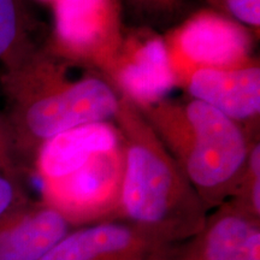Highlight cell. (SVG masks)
<instances>
[{"mask_svg": "<svg viewBox=\"0 0 260 260\" xmlns=\"http://www.w3.org/2000/svg\"><path fill=\"white\" fill-rule=\"evenodd\" d=\"M191 99L214 107L255 132L260 116L259 60L235 69H197L177 81Z\"/></svg>", "mask_w": 260, "mask_h": 260, "instance_id": "8", "label": "cell"}, {"mask_svg": "<svg viewBox=\"0 0 260 260\" xmlns=\"http://www.w3.org/2000/svg\"><path fill=\"white\" fill-rule=\"evenodd\" d=\"M113 122L83 124L61 133L41 146L31 168L40 181L58 180L77 170L90 158L122 144Z\"/></svg>", "mask_w": 260, "mask_h": 260, "instance_id": "11", "label": "cell"}, {"mask_svg": "<svg viewBox=\"0 0 260 260\" xmlns=\"http://www.w3.org/2000/svg\"><path fill=\"white\" fill-rule=\"evenodd\" d=\"M124 147V171L117 219L161 245L190 240L207 211L177 162L132 100L121 95L113 118Z\"/></svg>", "mask_w": 260, "mask_h": 260, "instance_id": "2", "label": "cell"}, {"mask_svg": "<svg viewBox=\"0 0 260 260\" xmlns=\"http://www.w3.org/2000/svg\"><path fill=\"white\" fill-rule=\"evenodd\" d=\"M193 240V251L183 260H260L259 219L232 200L207 217Z\"/></svg>", "mask_w": 260, "mask_h": 260, "instance_id": "12", "label": "cell"}, {"mask_svg": "<svg viewBox=\"0 0 260 260\" xmlns=\"http://www.w3.org/2000/svg\"><path fill=\"white\" fill-rule=\"evenodd\" d=\"M168 249L132 224L115 219L70 230L41 260H148L165 256Z\"/></svg>", "mask_w": 260, "mask_h": 260, "instance_id": "9", "label": "cell"}, {"mask_svg": "<svg viewBox=\"0 0 260 260\" xmlns=\"http://www.w3.org/2000/svg\"><path fill=\"white\" fill-rule=\"evenodd\" d=\"M54 56L42 44L15 67L3 70L5 99L0 113L16 164H32L45 142L58 134L89 124L113 122L121 94L104 75Z\"/></svg>", "mask_w": 260, "mask_h": 260, "instance_id": "1", "label": "cell"}, {"mask_svg": "<svg viewBox=\"0 0 260 260\" xmlns=\"http://www.w3.org/2000/svg\"><path fill=\"white\" fill-rule=\"evenodd\" d=\"M104 76L139 107L160 102L176 87L164 39L148 25L125 27Z\"/></svg>", "mask_w": 260, "mask_h": 260, "instance_id": "7", "label": "cell"}, {"mask_svg": "<svg viewBox=\"0 0 260 260\" xmlns=\"http://www.w3.org/2000/svg\"><path fill=\"white\" fill-rule=\"evenodd\" d=\"M17 164L12 157L4 126L0 119V174H15Z\"/></svg>", "mask_w": 260, "mask_h": 260, "instance_id": "17", "label": "cell"}, {"mask_svg": "<svg viewBox=\"0 0 260 260\" xmlns=\"http://www.w3.org/2000/svg\"><path fill=\"white\" fill-rule=\"evenodd\" d=\"M210 9L234 19L259 37L260 0H205Z\"/></svg>", "mask_w": 260, "mask_h": 260, "instance_id": "14", "label": "cell"}, {"mask_svg": "<svg viewBox=\"0 0 260 260\" xmlns=\"http://www.w3.org/2000/svg\"><path fill=\"white\" fill-rule=\"evenodd\" d=\"M139 109L206 211L236 194L258 140L255 132L191 98L182 102L165 98Z\"/></svg>", "mask_w": 260, "mask_h": 260, "instance_id": "3", "label": "cell"}, {"mask_svg": "<svg viewBox=\"0 0 260 260\" xmlns=\"http://www.w3.org/2000/svg\"><path fill=\"white\" fill-rule=\"evenodd\" d=\"M254 35L212 9L189 15L162 37L175 84L197 69H235L259 60Z\"/></svg>", "mask_w": 260, "mask_h": 260, "instance_id": "5", "label": "cell"}, {"mask_svg": "<svg viewBox=\"0 0 260 260\" xmlns=\"http://www.w3.org/2000/svg\"><path fill=\"white\" fill-rule=\"evenodd\" d=\"M53 27L45 47L69 63L102 75L124 37L121 0H54Z\"/></svg>", "mask_w": 260, "mask_h": 260, "instance_id": "4", "label": "cell"}, {"mask_svg": "<svg viewBox=\"0 0 260 260\" xmlns=\"http://www.w3.org/2000/svg\"><path fill=\"white\" fill-rule=\"evenodd\" d=\"M35 32L37 22L24 0H0V63L3 69L21 63L41 46Z\"/></svg>", "mask_w": 260, "mask_h": 260, "instance_id": "13", "label": "cell"}, {"mask_svg": "<svg viewBox=\"0 0 260 260\" xmlns=\"http://www.w3.org/2000/svg\"><path fill=\"white\" fill-rule=\"evenodd\" d=\"M48 205L24 201L0 217V260H41L70 232Z\"/></svg>", "mask_w": 260, "mask_h": 260, "instance_id": "10", "label": "cell"}, {"mask_svg": "<svg viewBox=\"0 0 260 260\" xmlns=\"http://www.w3.org/2000/svg\"><path fill=\"white\" fill-rule=\"evenodd\" d=\"M123 171L122 141L117 147L94 155L67 176L42 182L41 201L59 212L71 226L115 220Z\"/></svg>", "mask_w": 260, "mask_h": 260, "instance_id": "6", "label": "cell"}, {"mask_svg": "<svg viewBox=\"0 0 260 260\" xmlns=\"http://www.w3.org/2000/svg\"><path fill=\"white\" fill-rule=\"evenodd\" d=\"M136 17L145 22H170L183 14L184 0H126Z\"/></svg>", "mask_w": 260, "mask_h": 260, "instance_id": "15", "label": "cell"}, {"mask_svg": "<svg viewBox=\"0 0 260 260\" xmlns=\"http://www.w3.org/2000/svg\"><path fill=\"white\" fill-rule=\"evenodd\" d=\"M22 193L15 174H0V217L23 204Z\"/></svg>", "mask_w": 260, "mask_h": 260, "instance_id": "16", "label": "cell"}]
</instances>
